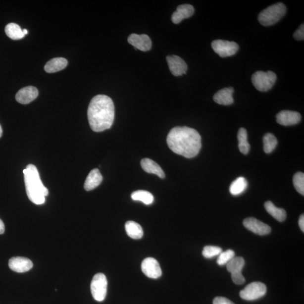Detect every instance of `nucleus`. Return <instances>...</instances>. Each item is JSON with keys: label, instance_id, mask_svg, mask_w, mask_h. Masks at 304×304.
<instances>
[{"label": "nucleus", "instance_id": "nucleus-1", "mask_svg": "<svg viewBox=\"0 0 304 304\" xmlns=\"http://www.w3.org/2000/svg\"><path fill=\"white\" fill-rule=\"evenodd\" d=\"M167 143L175 153L187 158L196 157L202 147L201 137L198 131L187 126L172 129L167 135Z\"/></svg>", "mask_w": 304, "mask_h": 304}, {"label": "nucleus", "instance_id": "nucleus-2", "mask_svg": "<svg viewBox=\"0 0 304 304\" xmlns=\"http://www.w3.org/2000/svg\"><path fill=\"white\" fill-rule=\"evenodd\" d=\"M88 117L90 127L95 132L110 129L114 120L112 99L104 95L94 97L89 105Z\"/></svg>", "mask_w": 304, "mask_h": 304}, {"label": "nucleus", "instance_id": "nucleus-3", "mask_svg": "<svg viewBox=\"0 0 304 304\" xmlns=\"http://www.w3.org/2000/svg\"><path fill=\"white\" fill-rule=\"evenodd\" d=\"M27 195L32 203L36 204H43L45 197L48 196L49 191L44 186L36 167L30 164L23 170Z\"/></svg>", "mask_w": 304, "mask_h": 304}, {"label": "nucleus", "instance_id": "nucleus-4", "mask_svg": "<svg viewBox=\"0 0 304 304\" xmlns=\"http://www.w3.org/2000/svg\"><path fill=\"white\" fill-rule=\"evenodd\" d=\"M287 8L284 3L278 2L270 6L258 14V20L261 25L272 26L286 14Z\"/></svg>", "mask_w": 304, "mask_h": 304}, {"label": "nucleus", "instance_id": "nucleus-5", "mask_svg": "<svg viewBox=\"0 0 304 304\" xmlns=\"http://www.w3.org/2000/svg\"><path fill=\"white\" fill-rule=\"evenodd\" d=\"M276 73L272 71H257L252 76V83L258 91L266 92L273 88L277 80Z\"/></svg>", "mask_w": 304, "mask_h": 304}, {"label": "nucleus", "instance_id": "nucleus-6", "mask_svg": "<svg viewBox=\"0 0 304 304\" xmlns=\"http://www.w3.org/2000/svg\"><path fill=\"white\" fill-rule=\"evenodd\" d=\"M108 282L104 274L98 273L94 276L91 283V292L96 301L102 302L106 297Z\"/></svg>", "mask_w": 304, "mask_h": 304}, {"label": "nucleus", "instance_id": "nucleus-7", "mask_svg": "<svg viewBox=\"0 0 304 304\" xmlns=\"http://www.w3.org/2000/svg\"><path fill=\"white\" fill-rule=\"evenodd\" d=\"M266 286L264 283L254 282L250 283L245 288L240 291V297L247 301H253L260 299L266 294Z\"/></svg>", "mask_w": 304, "mask_h": 304}, {"label": "nucleus", "instance_id": "nucleus-8", "mask_svg": "<svg viewBox=\"0 0 304 304\" xmlns=\"http://www.w3.org/2000/svg\"><path fill=\"white\" fill-rule=\"evenodd\" d=\"M211 47L213 51L221 57L235 55L239 49V46L236 43L221 40L213 41Z\"/></svg>", "mask_w": 304, "mask_h": 304}, {"label": "nucleus", "instance_id": "nucleus-9", "mask_svg": "<svg viewBox=\"0 0 304 304\" xmlns=\"http://www.w3.org/2000/svg\"><path fill=\"white\" fill-rule=\"evenodd\" d=\"M245 264L244 258L234 257L227 264L228 272L232 274V281L236 285H242L245 282V278L242 274Z\"/></svg>", "mask_w": 304, "mask_h": 304}, {"label": "nucleus", "instance_id": "nucleus-10", "mask_svg": "<svg viewBox=\"0 0 304 304\" xmlns=\"http://www.w3.org/2000/svg\"><path fill=\"white\" fill-rule=\"evenodd\" d=\"M142 272L150 278L157 279L162 276V270L158 262L154 258H145L142 263Z\"/></svg>", "mask_w": 304, "mask_h": 304}, {"label": "nucleus", "instance_id": "nucleus-11", "mask_svg": "<svg viewBox=\"0 0 304 304\" xmlns=\"http://www.w3.org/2000/svg\"><path fill=\"white\" fill-rule=\"evenodd\" d=\"M244 225L246 228L256 235L265 236L268 235L271 232V228L262 221L254 218V217H248L244 220Z\"/></svg>", "mask_w": 304, "mask_h": 304}, {"label": "nucleus", "instance_id": "nucleus-12", "mask_svg": "<svg viewBox=\"0 0 304 304\" xmlns=\"http://www.w3.org/2000/svg\"><path fill=\"white\" fill-rule=\"evenodd\" d=\"M168 67L172 75L180 76L186 74L188 65L185 61L177 55L167 56L166 57Z\"/></svg>", "mask_w": 304, "mask_h": 304}, {"label": "nucleus", "instance_id": "nucleus-13", "mask_svg": "<svg viewBox=\"0 0 304 304\" xmlns=\"http://www.w3.org/2000/svg\"><path fill=\"white\" fill-rule=\"evenodd\" d=\"M276 119L279 124L289 126L298 124L302 120V116L295 111L285 110L278 113Z\"/></svg>", "mask_w": 304, "mask_h": 304}, {"label": "nucleus", "instance_id": "nucleus-14", "mask_svg": "<svg viewBox=\"0 0 304 304\" xmlns=\"http://www.w3.org/2000/svg\"><path fill=\"white\" fill-rule=\"evenodd\" d=\"M128 43L136 49L142 51H148L152 48V41L147 35L131 34L127 39Z\"/></svg>", "mask_w": 304, "mask_h": 304}, {"label": "nucleus", "instance_id": "nucleus-15", "mask_svg": "<svg viewBox=\"0 0 304 304\" xmlns=\"http://www.w3.org/2000/svg\"><path fill=\"white\" fill-rule=\"evenodd\" d=\"M38 96V89L34 86H27L19 90L16 94L15 100L20 104H27L34 101Z\"/></svg>", "mask_w": 304, "mask_h": 304}, {"label": "nucleus", "instance_id": "nucleus-16", "mask_svg": "<svg viewBox=\"0 0 304 304\" xmlns=\"http://www.w3.org/2000/svg\"><path fill=\"white\" fill-rule=\"evenodd\" d=\"M9 266L15 272L24 273L32 268L33 263L26 257H14L9 260Z\"/></svg>", "mask_w": 304, "mask_h": 304}, {"label": "nucleus", "instance_id": "nucleus-17", "mask_svg": "<svg viewBox=\"0 0 304 304\" xmlns=\"http://www.w3.org/2000/svg\"><path fill=\"white\" fill-rule=\"evenodd\" d=\"M195 13L194 7L190 4H183L177 7L176 11L172 14V22L179 24L184 19L190 18Z\"/></svg>", "mask_w": 304, "mask_h": 304}, {"label": "nucleus", "instance_id": "nucleus-18", "mask_svg": "<svg viewBox=\"0 0 304 304\" xmlns=\"http://www.w3.org/2000/svg\"><path fill=\"white\" fill-rule=\"evenodd\" d=\"M233 93L234 89L232 87L223 88L215 94L213 98V101L216 103L220 105H231L234 102Z\"/></svg>", "mask_w": 304, "mask_h": 304}, {"label": "nucleus", "instance_id": "nucleus-19", "mask_svg": "<svg viewBox=\"0 0 304 304\" xmlns=\"http://www.w3.org/2000/svg\"><path fill=\"white\" fill-rule=\"evenodd\" d=\"M141 166L143 170L147 173L155 174L161 179L165 178V172H164L162 168L153 160L150 158L143 159L141 161Z\"/></svg>", "mask_w": 304, "mask_h": 304}, {"label": "nucleus", "instance_id": "nucleus-20", "mask_svg": "<svg viewBox=\"0 0 304 304\" xmlns=\"http://www.w3.org/2000/svg\"><path fill=\"white\" fill-rule=\"evenodd\" d=\"M102 181V176L98 168L92 170L86 178L84 188L86 191L94 190L101 184Z\"/></svg>", "mask_w": 304, "mask_h": 304}, {"label": "nucleus", "instance_id": "nucleus-21", "mask_svg": "<svg viewBox=\"0 0 304 304\" xmlns=\"http://www.w3.org/2000/svg\"><path fill=\"white\" fill-rule=\"evenodd\" d=\"M68 61L64 57H55L49 60L45 65V71L51 73L59 72L67 66Z\"/></svg>", "mask_w": 304, "mask_h": 304}, {"label": "nucleus", "instance_id": "nucleus-22", "mask_svg": "<svg viewBox=\"0 0 304 304\" xmlns=\"http://www.w3.org/2000/svg\"><path fill=\"white\" fill-rule=\"evenodd\" d=\"M264 206L266 211L274 219L280 222L286 220L287 213L284 209L277 207L271 201H267Z\"/></svg>", "mask_w": 304, "mask_h": 304}, {"label": "nucleus", "instance_id": "nucleus-23", "mask_svg": "<svg viewBox=\"0 0 304 304\" xmlns=\"http://www.w3.org/2000/svg\"><path fill=\"white\" fill-rule=\"evenodd\" d=\"M126 232L133 239H141L143 236V230L141 225L133 221H128L125 224Z\"/></svg>", "mask_w": 304, "mask_h": 304}, {"label": "nucleus", "instance_id": "nucleus-24", "mask_svg": "<svg viewBox=\"0 0 304 304\" xmlns=\"http://www.w3.org/2000/svg\"><path fill=\"white\" fill-rule=\"evenodd\" d=\"M248 186L247 180L244 177L236 179L229 187V191L233 196H238L244 193Z\"/></svg>", "mask_w": 304, "mask_h": 304}, {"label": "nucleus", "instance_id": "nucleus-25", "mask_svg": "<svg viewBox=\"0 0 304 304\" xmlns=\"http://www.w3.org/2000/svg\"><path fill=\"white\" fill-rule=\"evenodd\" d=\"M238 148L242 153L244 154H248L250 146L248 141V132L243 127H241L238 131Z\"/></svg>", "mask_w": 304, "mask_h": 304}, {"label": "nucleus", "instance_id": "nucleus-26", "mask_svg": "<svg viewBox=\"0 0 304 304\" xmlns=\"http://www.w3.org/2000/svg\"><path fill=\"white\" fill-rule=\"evenodd\" d=\"M5 31L6 35L12 40H20L25 36L21 28L17 24L14 23L7 24Z\"/></svg>", "mask_w": 304, "mask_h": 304}, {"label": "nucleus", "instance_id": "nucleus-27", "mask_svg": "<svg viewBox=\"0 0 304 304\" xmlns=\"http://www.w3.org/2000/svg\"><path fill=\"white\" fill-rule=\"evenodd\" d=\"M131 199L134 201H141L147 205L151 204L153 203L154 197L150 192L146 191H137L131 194Z\"/></svg>", "mask_w": 304, "mask_h": 304}, {"label": "nucleus", "instance_id": "nucleus-28", "mask_svg": "<svg viewBox=\"0 0 304 304\" xmlns=\"http://www.w3.org/2000/svg\"><path fill=\"white\" fill-rule=\"evenodd\" d=\"M264 151L267 154L272 153L278 145V141L276 137L272 133H267L263 137Z\"/></svg>", "mask_w": 304, "mask_h": 304}, {"label": "nucleus", "instance_id": "nucleus-29", "mask_svg": "<svg viewBox=\"0 0 304 304\" xmlns=\"http://www.w3.org/2000/svg\"><path fill=\"white\" fill-rule=\"evenodd\" d=\"M293 183L296 190L302 195H304V174L298 172L294 176Z\"/></svg>", "mask_w": 304, "mask_h": 304}, {"label": "nucleus", "instance_id": "nucleus-30", "mask_svg": "<svg viewBox=\"0 0 304 304\" xmlns=\"http://www.w3.org/2000/svg\"><path fill=\"white\" fill-rule=\"evenodd\" d=\"M223 252L222 249L214 246H205L203 251V255L207 258H211L214 257Z\"/></svg>", "mask_w": 304, "mask_h": 304}, {"label": "nucleus", "instance_id": "nucleus-31", "mask_svg": "<svg viewBox=\"0 0 304 304\" xmlns=\"http://www.w3.org/2000/svg\"><path fill=\"white\" fill-rule=\"evenodd\" d=\"M235 256V253L232 250H228L224 252H222L217 258V264L220 266L227 265Z\"/></svg>", "mask_w": 304, "mask_h": 304}, {"label": "nucleus", "instance_id": "nucleus-32", "mask_svg": "<svg viewBox=\"0 0 304 304\" xmlns=\"http://www.w3.org/2000/svg\"><path fill=\"white\" fill-rule=\"evenodd\" d=\"M294 38L297 40H304V23L296 31L294 34Z\"/></svg>", "mask_w": 304, "mask_h": 304}, {"label": "nucleus", "instance_id": "nucleus-33", "mask_svg": "<svg viewBox=\"0 0 304 304\" xmlns=\"http://www.w3.org/2000/svg\"><path fill=\"white\" fill-rule=\"evenodd\" d=\"M213 304H235L229 299L224 297H216L213 299Z\"/></svg>", "mask_w": 304, "mask_h": 304}, {"label": "nucleus", "instance_id": "nucleus-34", "mask_svg": "<svg viewBox=\"0 0 304 304\" xmlns=\"http://www.w3.org/2000/svg\"><path fill=\"white\" fill-rule=\"evenodd\" d=\"M299 225L300 228H301L302 231L304 232V214H302L301 216H300V218L299 220Z\"/></svg>", "mask_w": 304, "mask_h": 304}, {"label": "nucleus", "instance_id": "nucleus-35", "mask_svg": "<svg viewBox=\"0 0 304 304\" xmlns=\"http://www.w3.org/2000/svg\"><path fill=\"white\" fill-rule=\"evenodd\" d=\"M4 232H5V225L2 220L0 219V235H2Z\"/></svg>", "mask_w": 304, "mask_h": 304}, {"label": "nucleus", "instance_id": "nucleus-36", "mask_svg": "<svg viewBox=\"0 0 304 304\" xmlns=\"http://www.w3.org/2000/svg\"><path fill=\"white\" fill-rule=\"evenodd\" d=\"M2 129L1 125H0V138L2 137Z\"/></svg>", "mask_w": 304, "mask_h": 304}, {"label": "nucleus", "instance_id": "nucleus-37", "mask_svg": "<svg viewBox=\"0 0 304 304\" xmlns=\"http://www.w3.org/2000/svg\"><path fill=\"white\" fill-rule=\"evenodd\" d=\"M23 32L24 35H26L28 34V31H27V30H26V29H24V30H23Z\"/></svg>", "mask_w": 304, "mask_h": 304}]
</instances>
